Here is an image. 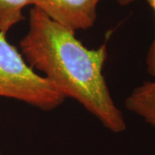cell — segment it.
Listing matches in <instances>:
<instances>
[{
	"label": "cell",
	"mask_w": 155,
	"mask_h": 155,
	"mask_svg": "<svg viewBox=\"0 0 155 155\" xmlns=\"http://www.w3.org/2000/svg\"><path fill=\"white\" fill-rule=\"evenodd\" d=\"M35 5V0H0V32L8 33L24 19V8Z\"/></svg>",
	"instance_id": "obj_5"
},
{
	"label": "cell",
	"mask_w": 155,
	"mask_h": 155,
	"mask_svg": "<svg viewBox=\"0 0 155 155\" xmlns=\"http://www.w3.org/2000/svg\"><path fill=\"white\" fill-rule=\"evenodd\" d=\"M102 0H35V7L66 28L76 32L93 27Z\"/></svg>",
	"instance_id": "obj_3"
},
{
	"label": "cell",
	"mask_w": 155,
	"mask_h": 155,
	"mask_svg": "<svg viewBox=\"0 0 155 155\" xmlns=\"http://www.w3.org/2000/svg\"><path fill=\"white\" fill-rule=\"evenodd\" d=\"M127 110L155 127V80L145 81L134 89L125 100Z\"/></svg>",
	"instance_id": "obj_4"
},
{
	"label": "cell",
	"mask_w": 155,
	"mask_h": 155,
	"mask_svg": "<svg viewBox=\"0 0 155 155\" xmlns=\"http://www.w3.org/2000/svg\"><path fill=\"white\" fill-rule=\"evenodd\" d=\"M116 1L121 5H128L134 2H135L136 0H116Z\"/></svg>",
	"instance_id": "obj_7"
},
{
	"label": "cell",
	"mask_w": 155,
	"mask_h": 155,
	"mask_svg": "<svg viewBox=\"0 0 155 155\" xmlns=\"http://www.w3.org/2000/svg\"><path fill=\"white\" fill-rule=\"evenodd\" d=\"M19 45L28 65L42 72L66 98L76 100L111 132L126 130L123 114L103 73L108 58L105 43L94 49L86 48L74 31L33 6L28 32Z\"/></svg>",
	"instance_id": "obj_1"
},
{
	"label": "cell",
	"mask_w": 155,
	"mask_h": 155,
	"mask_svg": "<svg viewBox=\"0 0 155 155\" xmlns=\"http://www.w3.org/2000/svg\"><path fill=\"white\" fill-rule=\"evenodd\" d=\"M0 97L17 100L50 111L67 99L55 86L39 75L15 46L0 32Z\"/></svg>",
	"instance_id": "obj_2"
},
{
	"label": "cell",
	"mask_w": 155,
	"mask_h": 155,
	"mask_svg": "<svg viewBox=\"0 0 155 155\" xmlns=\"http://www.w3.org/2000/svg\"><path fill=\"white\" fill-rule=\"evenodd\" d=\"M149 5L153 8L155 13V0H146ZM146 65L147 71L150 76L155 78V39L153 41L152 44L150 45L147 57H146Z\"/></svg>",
	"instance_id": "obj_6"
},
{
	"label": "cell",
	"mask_w": 155,
	"mask_h": 155,
	"mask_svg": "<svg viewBox=\"0 0 155 155\" xmlns=\"http://www.w3.org/2000/svg\"><path fill=\"white\" fill-rule=\"evenodd\" d=\"M0 155H3V154H2V153H0Z\"/></svg>",
	"instance_id": "obj_8"
}]
</instances>
